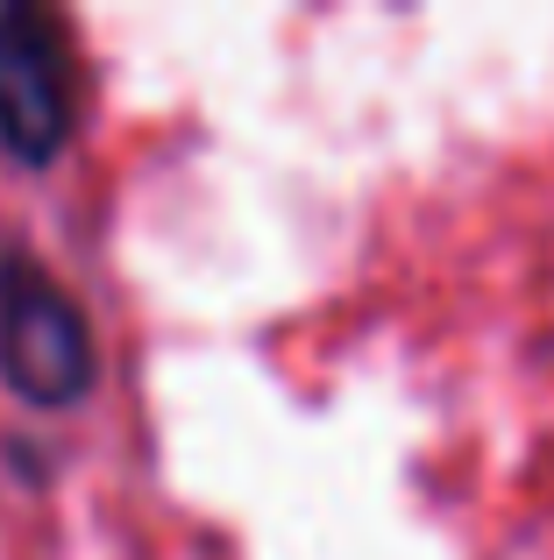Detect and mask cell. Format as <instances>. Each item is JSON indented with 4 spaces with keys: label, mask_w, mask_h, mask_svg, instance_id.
Listing matches in <instances>:
<instances>
[{
    "label": "cell",
    "mask_w": 554,
    "mask_h": 560,
    "mask_svg": "<svg viewBox=\"0 0 554 560\" xmlns=\"http://www.w3.org/2000/svg\"><path fill=\"white\" fill-rule=\"evenodd\" d=\"M100 355L79 299L28 248H0V383L36 411H65L93 390Z\"/></svg>",
    "instance_id": "cell-1"
},
{
    "label": "cell",
    "mask_w": 554,
    "mask_h": 560,
    "mask_svg": "<svg viewBox=\"0 0 554 560\" xmlns=\"http://www.w3.org/2000/svg\"><path fill=\"white\" fill-rule=\"evenodd\" d=\"M79 121V50L65 14L36 0H0V150L50 164Z\"/></svg>",
    "instance_id": "cell-2"
}]
</instances>
